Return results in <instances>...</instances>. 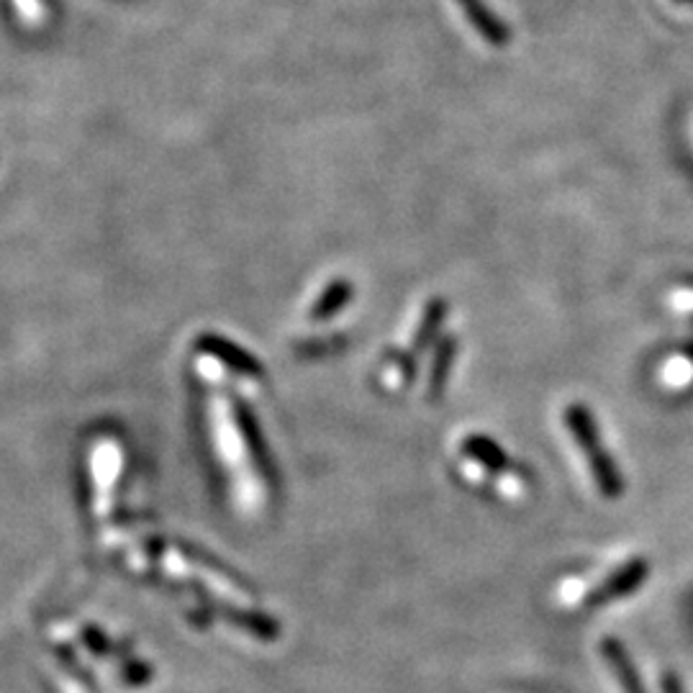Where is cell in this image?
I'll return each mask as SVG.
<instances>
[{"mask_svg": "<svg viewBox=\"0 0 693 693\" xmlns=\"http://www.w3.org/2000/svg\"><path fill=\"white\" fill-rule=\"evenodd\" d=\"M565 419H568L570 434L575 437V442L581 445V450L586 452L588 460H591V470L596 483L601 486V491L606 496H616L619 493V478L614 473V465H611L609 457L599 450V434L593 427V419L581 403H573L568 411H565Z\"/></svg>", "mask_w": 693, "mask_h": 693, "instance_id": "1", "label": "cell"}, {"mask_svg": "<svg viewBox=\"0 0 693 693\" xmlns=\"http://www.w3.org/2000/svg\"><path fill=\"white\" fill-rule=\"evenodd\" d=\"M455 3L462 8L465 18H468L470 26L478 31L483 42L491 44V47L496 49L509 44V29H506V26L501 24L491 11H488V6L483 3V0H455Z\"/></svg>", "mask_w": 693, "mask_h": 693, "instance_id": "2", "label": "cell"}, {"mask_svg": "<svg viewBox=\"0 0 693 693\" xmlns=\"http://www.w3.org/2000/svg\"><path fill=\"white\" fill-rule=\"evenodd\" d=\"M203 350L214 357V360H219L226 370L237 373L239 378H249V380L260 378V373H262L260 362H255L252 357L247 355V352L239 350L237 344H229V342H224V339L208 337V339H203Z\"/></svg>", "mask_w": 693, "mask_h": 693, "instance_id": "3", "label": "cell"}, {"mask_svg": "<svg viewBox=\"0 0 693 693\" xmlns=\"http://www.w3.org/2000/svg\"><path fill=\"white\" fill-rule=\"evenodd\" d=\"M352 298V285L350 280H334L319 298H316L314 308H311V319L314 321H326L337 316Z\"/></svg>", "mask_w": 693, "mask_h": 693, "instance_id": "4", "label": "cell"}, {"mask_svg": "<svg viewBox=\"0 0 693 693\" xmlns=\"http://www.w3.org/2000/svg\"><path fill=\"white\" fill-rule=\"evenodd\" d=\"M445 316H447V301H442V298H434V301H429L427 311H424V316H421L419 321V329H416L414 339H411V352H421L427 344H432V339L437 337V332L442 329V324H445Z\"/></svg>", "mask_w": 693, "mask_h": 693, "instance_id": "5", "label": "cell"}, {"mask_svg": "<svg viewBox=\"0 0 693 693\" xmlns=\"http://www.w3.org/2000/svg\"><path fill=\"white\" fill-rule=\"evenodd\" d=\"M452 355H455V339H442L432 362V375H429V396H437V393L445 388V378L447 370H450Z\"/></svg>", "mask_w": 693, "mask_h": 693, "instance_id": "6", "label": "cell"}, {"mask_svg": "<svg viewBox=\"0 0 693 693\" xmlns=\"http://www.w3.org/2000/svg\"><path fill=\"white\" fill-rule=\"evenodd\" d=\"M465 452H468L475 462H480L483 468H498V465H506L504 452L483 437H470L468 442H465Z\"/></svg>", "mask_w": 693, "mask_h": 693, "instance_id": "7", "label": "cell"}, {"mask_svg": "<svg viewBox=\"0 0 693 693\" xmlns=\"http://www.w3.org/2000/svg\"><path fill=\"white\" fill-rule=\"evenodd\" d=\"M80 637H83L85 647H88L90 655H95V658H108V655H113V650H116V645L108 640V634L103 632L101 627H93V624L83 627Z\"/></svg>", "mask_w": 693, "mask_h": 693, "instance_id": "8", "label": "cell"}, {"mask_svg": "<svg viewBox=\"0 0 693 693\" xmlns=\"http://www.w3.org/2000/svg\"><path fill=\"white\" fill-rule=\"evenodd\" d=\"M121 678L129 686H144V683L152 681V670L147 663H139V660H129V663L121 665Z\"/></svg>", "mask_w": 693, "mask_h": 693, "instance_id": "9", "label": "cell"}]
</instances>
